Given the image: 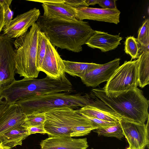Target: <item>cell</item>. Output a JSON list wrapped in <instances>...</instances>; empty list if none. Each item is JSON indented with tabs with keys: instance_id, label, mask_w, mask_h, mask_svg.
Here are the masks:
<instances>
[{
	"instance_id": "1",
	"label": "cell",
	"mask_w": 149,
	"mask_h": 149,
	"mask_svg": "<svg viewBox=\"0 0 149 149\" xmlns=\"http://www.w3.org/2000/svg\"><path fill=\"white\" fill-rule=\"evenodd\" d=\"M36 23L54 47L74 52L82 51L95 31L88 22L77 19L42 15Z\"/></svg>"
},
{
	"instance_id": "2",
	"label": "cell",
	"mask_w": 149,
	"mask_h": 149,
	"mask_svg": "<svg viewBox=\"0 0 149 149\" xmlns=\"http://www.w3.org/2000/svg\"><path fill=\"white\" fill-rule=\"evenodd\" d=\"M91 91L92 94L125 120L143 124L149 119V101L137 87L115 97L107 96L103 88Z\"/></svg>"
},
{
	"instance_id": "3",
	"label": "cell",
	"mask_w": 149,
	"mask_h": 149,
	"mask_svg": "<svg viewBox=\"0 0 149 149\" xmlns=\"http://www.w3.org/2000/svg\"><path fill=\"white\" fill-rule=\"evenodd\" d=\"M71 92H61L33 97L14 103L19 106L25 115L45 112L54 109L67 107L81 108L89 105L93 100L91 94L81 95Z\"/></svg>"
},
{
	"instance_id": "4",
	"label": "cell",
	"mask_w": 149,
	"mask_h": 149,
	"mask_svg": "<svg viewBox=\"0 0 149 149\" xmlns=\"http://www.w3.org/2000/svg\"><path fill=\"white\" fill-rule=\"evenodd\" d=\"M39 28L34 23L29 31L13 42L15 73L26 78L38 77L40 71L36 66L37 39Z\"/></svg>"
},
{
	"instance_id": "5",
	"label": "cell",
	"mask_w": 149,
	"mask_h": 149,
	"mask_svg": "<svg viewBox=\"0 0 149 149\" xmlns=\"http://www.w3.org/2000/svg\"><path fill=\"white\" fill-rule=\"evenodd\" d=\"M45 116L43 126L49 137L70 136L72 129L85 118L78 109L67 107L54 109Z\"/></svg>"
},
{
	"instance_id": "6",
	"label": "cell",
	"mask_w": 149,
	"mask_h": 149,
	"mask_svg": "<svg viewBox=\"0 0 149 149\" xmlns=\"http://www.w3.org/2000/svg\"><path fill=\"white\" fill-rule=\"evenodd\" d=\"M138 61H126L119 66L103 88L107 96L115 97L137 87Z\"/></svg>"
},
{
	"instance_id": "7",
	"label": "cell",
	"mask_w": 149,
	"mask_h": 149,
	"mask_svg": "<svg viewBox=\"0 0 149 149\" xmlns=\"http://www.w3.org/2000/svg\"><path fill=\"white\" fill-rule=\"evenodd\" d=\"M15 71L13 42L0 34V92L15 80Z\"/></svg>"
},
{
	"instance_id": "8",
	"label": "cell",
	"mask_w": 149,
	"mask_h": 149,
	"mask_svg": "<svg viewBox=\"0 0 149 149\" xmlns=\"http://www.w3.org/2000/svg\"><path fill=\"white\" fill-rule=\"evenodd\" d=\"M119 122L129 147L132 149L149 148V119L146 124L137 123L122 118Z\"/></svg>"
},
{
	"instance_id": "9",
	"label": "cell",
	"mask_w": 149,
	"mask_h": 149,
	"mask_svg": "<svg viewBox=\"0 0 149 149\" xmlns=\"http://www.w3.org/2000/svg\"><path fill=\"white\" fill-rule=\"evenodd\" d=\"M40 15L39 10L34 8L18 15L4 26L2 30L3 34L11 39L22 36L37 22Z\"/></svg>"
},
{
	"instance_id": "10",
	"label": "cell",
	"mask_w": 149,
	"mask_h": 149,
	"mask_svg": "<svg viewBox=\"0 0 149 149\" xmlns=\"http://www.w3.org/2000/svg\"><path fill=\"white\" fill-rule=\"evenodd\" d=\"M76 19L80 21L88 19L118 24L120 12L118 9H108L84 7L75 9Z\"/></svg>"
},
{
	"instance_id": "11",
	"label": "cell",
	"mask_w": 149,
	"mask_h": 149,
	"mask_svg": "<svg viewBox=\"0 0 149 149\" xmlns=\"http://www.w3.org/2000/svg\"><path fill=\"white\" fill-rule=\"evenodd\" d=\"M63 60L49 41L39 71L43 72L52 78H60L65 74Z\"/></svg>"
},
{
	"instance_id": "12",
	"label": "cell",
	"mask_w": 149,
	"mask_h": 149,
	"mask_svg": "<svg viewBox=\"0 0 149 149\" xmlns=\"http://www.w3.org/2000/svg\"><path fill=\"white\" fill-rule=\"evenodd\" d=\"M120 60V58H116L102 64L81 79L82 81L87 86L95 87L102 83L108 81L119 67Z\"/></svg>"
},
{
	"instance_id": "13",
	"label": "cell",
	"mask_w": 149,
	"mask_h": 149,
	"mask_svg": "<svg viewBox=\"0 0 149 149\" xmlns=\"http://www.w3.org/2000/svg\"><path fill=\"white\" fill-rule=\"evenodd\" d=\"M40 146L41 149H86L89 146L86 138L67 136L49 137L42 141Z\"/></svg>"
},
{
	"instance_id": "14",
	"label": "cell",
	"mask_w": 149,
	"mask_h": 149,
	"mask_svg": "<svg viewBox=\"0 0 149 149\" xmlns=\"http://www.w3.org/2000/svg\"><path fill=\"white\" fill-rule=\"evenodd\" d=\"M96 99L89 105L78 109L79 112L86 116L104 121L119 122L121 117L96 97Z\"/></svg>"
},
{
	"instance_id": "15",
	"label": "cell",
	"mask_w": 149,
	"mask_h": 149,
	"mask_svg": "<svg viewBox=\"0 0 149 149\" xmlns=\"http://www.w3.org/2000/svg\"><path fill=\"white\" fill-rule=\"evenodd\" d=\"M122 38L118 35H113L103 31L95 30L85 44L89 47L100 49L102 52L113 50L121 44Z\"/></svg>"
},
{
	"instance_id": "16",
	"label": "cell",
	"mask_w": 149,
	"mask_h": 149,
	"mask_svg": "<svg viewBox=\"0 0 149 149\" xmlns=\"http://www.w3.org/2000/svg\"><path fill=\"white\" fill-rule=\"evenodd\" d=\"M25 117L19 106L14 103L10 104L0 120V135L22 125Z\"/></svg>"
},
{
	"instance_id": "17",
	"label": "cell",
	"mask_w": 149,
	"mask_h": 149,
	"mask_svg": "<svg viewBox=\"0 0 149 149\" xmlns=\"http://www.w3.org/2000/svg\"><path fill=\"white\" fill-rule=\"evenodd\" d=\"M45 16L76 19L75 9L64 3H42Z\"/></svg>"
},
{
	"instance_id": "18",
	"label": "cell",
	"mask_w": 149,
	"mask_h": 149,
	"mask_svg": "<svg viewBox=\"0 0 149 149\" xmlns=\"http://www.w3.org/2000/svg\"><path fill=\"white\" fill-rule=\"evenodd\" d=\"M30 135L27 128L22 125L0 135V142L11 148L22 145V141Z\"/></svg>"
},
{
	"instance_id": "19",
	"label": "cell",
	"mask_w": 149,
	"mask_h": 149,
	"mask_svg": "<svg viewBox=\"0 0 149 149\" xmlns=\"http://www.w3.org/2000/svg\"><path fill=\"white\" fill-rule=\"evenodd\" d=\"M64 71L72 76H77L81 79L93 70L102 64L95 63H81L63 60Z\"/></svg>"
},
{
	"instance_id": "20",
	"label": "cell",
	"mask_w": 149,
	"mask_h": 149,
	"mask_svg": "<svg viewBox=\"0 0 149 149\" xmlns=\"http://www.w3.org/2000/svg\"><path fill=\"white\" fill-rule=\"evenodd\" d=\"M138 59V86L143 88L149 84V51L143 52Z\"/></svg>"
},
{
	"instance_id": "21",
	"label": "cell",
	"mask_w": 149,
	"mask_h": 149,
	"mask_svg": "<svg viewBox=\"0 0 149 149\" xmlns=\"http://www.w3.org/2000/svg\"><path fill=\"white\" fill-rule=\"evenodd\" d=\"M49 41L44 33L40 30L38 36L36 60V66L39 71L41 68Z\"/></svg>"
},
{
	"instance_id": "22",
	"label": "cell",
	"mask_w": 149,
	"mask_h": 149,
	"mask_svg": "<svg viewBox=\"0 0 149 149\" xmlns=\"http://www.w3.org/2000/svg\"><path fill=\"white\" fill-rule=\"evenodd\" d=\"M124 44L125 52L131 56V60L138 58L141 53V45L136 38L133 36H128L126 38Z\"/></svg>"
},
{
	"instance_id": "23",
	"label": "cell",
	"mask_w": 149,
	"mask_h": 149,
	"mask_svg": "<svg viewBox=\"0 0 149 149\" xmlns=\"http://www.w3.org/2000/svg\"><path fill=\"white\" fill-rule=\"evenodd\" d=\"M96 133L99 136L116 137L119 140L124 137L120 124L119 122L117 124L104 129H98L92 130Z\"/></svg>"
},
{
	"instance_id": "24",
	"label": "cell",
	"mask_w": 149,
	"mask_h": 149,
	"mask_svg": "<svg viewBox=\"0 0 149 149\" xmlns=\"http://www.w3.org/2000/svg\"><path fill=\"white\" fill-rule=\"evenodd\" d=\"M46 112H38L26 115L22 126L25 127L43 125L45 120Z\"/></svg>"
},
{
	"instance_id": "25",
	"label": "cell",
	"mask_w": 149,
	"mask_h": 149,
	"mask_svg": "<svg viewBox=\"0 0 149 149\" xmlns=\"http://www.w3.org/2000/svg\"><path fill=\"white\" fill-rule=\"evenodd\" d=\"M137 40L142 46L146 47L149 45V19H146L138 31Z\"/></svg>"
},
{
	"instance_id": "26",
	"label": "cell",
	"mask_w": 149,
	"mask_h": 149,
	"mask_svg": "<svg viewBox=\"0 0 149 149\" xmlns=\"http://www.w3.org/2000/svg\"><path fill=\"white\" fill-rule=\"evenodd\" d=\"M12 1V0H0L4 10L5 25L8 24L12 20L13 13L10 8Z\"/></svg>"
},
{
	"instance_id": "27",
	"label": "cell",
	"mask_w": 149,
	"mask_h": 149,
	"mask_svg": "<svg viewBox=\"0 0 149 149\" xmlns=\"http://www.w3.org/2000/svg\"><path fill=\"white\" fill-rule=\"evenodd\" d=\"M81 114L88 119L93 123L96 125L98 127L99 129L105 128L109 127L116 125L119 122H115L104 121L88 116L81 113Z\"/></svg>"
},
{
	"instance_id": "28",
	"label": "cell",
	"mask_w": 149,
	"mask_h": 149,
	"mask_svg": "<svg viewBox=\"0 0 149 149\" xmlns=\"http://www.w3.org/2000/svg\"><path fill=\"white\" fill-rule=\"evenodd\" d=\"M116 0H99L98 4L102 8L108 9H116Z\"/></svg>"
},
{
	"instance_id": "29",
	"label": "cell",
	"mask_w": 149,
	"mask_h": 149,
	"mask_svg": "<svg viewBox=\"0 0 149 149\" xmlns=\"http://www.w3.org/2000/svg\"><path fill=\"white\" fill-rule=\"evenodd\" d=\"M64 3L74 9L88 6L86 3L85 0H64Z\"/></svg>"
},
{
	"instance_id": "30",
	"label": "cell",
	"mask_w": 149,
	"mask_h": 149,
	"mask_svg": "<svg viewBox=\"0 0 149 149\" xmlns=\"http://www.w3.org/2000/svg\"><path fill=\"white\" fill-rule=\"evenodd\" d=\"M28 130L29 133L31 135L32 134L37 133L45 134L46 133L43 125L37 126H32L26 127Z\"/></svg>"
},
{
	"instance_id": "31",
	"label": "cell",
	"mask_w": 149,
	"mask_h": 149,
	"mask_svg": "<svg viewBox=\"0 0 149 149\" xmlns=\"http://www.w3.org/2000/svg\"><path fill=\"white\" fill-rule=\"evenodd\" d=\"M5 25L3 7L0 2V34L2 29Z\"/></svg>"
},
{
	"instance_id": "32",
	"label": "cell",
	"mask_w": 149,
	"mask_h": 149,
	"mask_svg": "<svg viewBox=\"0 0 149 149\" xmlns=\"http://www.w3.org/2000/svg\"><path fill=\"white\" fill-rule=\"evenodd\" d=\"M33 1L42 3H64L65 2L64 0H33Z\"/></svg>"
},
{
	"instance_id": "33",
	"label": "cell",
	"mask_w": 149,
	"mask_h": 149,
	"mask_svg": "<svg viewBox=\"0 0 149 149\" xmlns=\"http://www.w3.org/2000/svg\"><path fill=\"white\" fill-rule=\"evenodd\" d=\"M9 105L7 104H0V120L8 109Z\"/></svg>"
},
{
	"instance_id": "34",
	"label": "cell",
	"mask_w": 149,
	"mask_h": 149,
	"mask_svg": "<svg viewBox=\"0 0 149 149\" xmlns=\"http://www.w3.org/2000/svg\"><path fill=\"white\" fill-rule=\"evenodd\" d=\"M86 4L89 6V5L94 6L98 4L99 0H85Z\"/></svg>"
},
{
	"instance_id": "35",
	"label": "cell",
	"mask_w": 149,
	"mask_h": 149,
	"mask_svg": "<svg viewBox=\"0 0 149 149\" xmlns=\"http://www.w3.org/2000/svg\"><path fill=\"white\" fill-rule=\"evenodd\" d=\"M0 149H12L10 148L3 145L0 143Z\"/></svg>"
},
{
	"instance_id": "36",
	"label": "cell",
	"mask_w": 149,
	"mask_h": 149,
	"mask_svg": "<svg viewBox=\"0 0 149 149\" xmlns=\"http://www.w3.org/2000/svg\"><path fill=\"white\" fill-rule=\"evenodd\" d=\"M126 149H132L129 147L127 148H126Z\"/></svg>"
},
{
	"instance_id": "37",
	"label": "cell",
	"mask_w": 149,
	"mask_h": 149,
	"mask_svg": "<svg viewBox=\"0 0 149 149\" xmlns=\"http://www.w3.org/2000/svg\"><path fill=\"white\" fill-rule=\"evenodd\" d=\"M91 149H94L93 148H91Z\"/></svg>"
}]
</instances>
